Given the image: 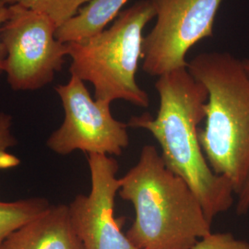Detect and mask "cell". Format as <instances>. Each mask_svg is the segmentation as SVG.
<instances>
[{
  "label": "cell",
  "instance_id": "1",
  "mask_svg": "<svg viewBox=\"0 0 249 249\" xmlns=\"http://www.w3.org/2000/svg\"><path fill=\"white\" fill-rule=\"evenodd\" d=\"M154 86L160 98L157 116H132L127 124L152 135L165 165L187 183L213 223L231 209L235 192L227 178L211 168L199 142L198 124L206 116L208 90L187 68L161 75Z\"/></svg>",
  "mask_w": 249,
  "mask_h": 249
},
{
  "label": "cell",
  "instance_id": "2",
  "mask_svg": "<svg viewBox=\"0 0 249 249\" xmlns=\"http://www.w3.org/2000/svg\"><path fill=\"white\" fill-rule=\"evenodd\" d=\"M121 179L120 197L135 220L125 235L139 249H192L212 232V223L187 183L165 165L153 145Z\"/></svg>",
  "mask_w": 249,
  "mask_h": 249
},
{
  "label": "cell",
  "instance_id": "3",
  "mask_svg": "<svg viewBox=\"0 0 249 249\" xmlns=\"http://www.w3.org/2000/svg\"><path fill=\"white\" fill-rule=\"evenodd\" d=\"M187 70L208 90L199 142L215 174L231 182L235 195L249 178V75L228 52H205Z\"/></svg>",
  "mask_w": 249,
  "mask_h": 249
},
{
  "label": "cell",
  "instance_id": "4",
  "mask_svg": "<svg viewBox=\"0 0 249 249\" xmlns=\"http://www.w3.org/2000/svg\"><path fill=\"white\" fill-rule=\"evenodd\" d=\"M154 17L151 1L140 0L121 11L101 34L67 44L71 75L89 82L98 101L123 100L135 107H150L149 94L140 87L136 75L142 58L143 31Z\"/></svg>",
  "mask_w": 249,
  "mask_h": 249
},
{
  "label": "cell",
  "instance_id": "5",
  "mask_svg": "<svg viewBox=\"0 0 249 249\" xmlns=\"http://www.w3.org/2000/svg\"><path fill=\"white\" fill-rule=\"evenodd\" d=\"M9 6L1 39L9 86L14 90L41 89L62 69L68 45L56 38L57 27L47 16L18 4Z\"/></svg>",
  "mask_w": 249,
  "mask_h": 249
},
{
  "label": "cell",
  "instance_id": "6",
  "mask_svg": "<svg viewBox=\"0 0 249 249\" xmlns=\"http://www.w3.org/2000/svg\"><path fill=\"white\" fill-rule=\"evenodd\" d=\"M54 89L62 103L64 120L46 142L51 151L62 156L76 151L108 156L123 153L129 144L128 124L113 116L110 103L92 98L85 82L74 75Z\"/></svg>",
  "mask_w": 249,
  "mask_h": 249
},
{
  "label": "cell",
  "instance_id": "7",
  "mask_svg": "<svg viewBox=\"0 0 249 249\" xmlns=\"http://www.w3.org/2000/svg\"><path fill=\"white\" fill-rule=\"evenodd\" d=\"M156 22L144 36L143 71L152 77L187 68L189 50L213 37V26L223 0H150Z\"/></svg>",
  "mask_w": 249,
  "mask_h": 249
},
{
  "label": "cell",
  "instance_id": "8",
  "mask_svg": "<svg viewBox=\"0 0 249 249\" xmlns=\"http://www.w3.org/2000/svg\"><path fill=\"white\" fill-rule=\"evenodd\" d=\"M90 191L69 205L72 226L84 249H139L122 231L115 216L116 196L121 187L118 162L108 155L89 154Z\"/></svg>",
  "mask_w": 249,
  "mask_h": 249
},
{
  "label": "cell",
  "instance_id": "9",
  "mask_svg": "<svg viewBox=\"0 0 249 249\" xmlns=\"http://www.w3.org/2000/svg\"><path fill=\"white\" fill-rule=\"evenodd\" d=\"M1 249H84L74 231L69 206L50 207L13 231Z\"/></svg>",
  "mask_w": 249,
  "mask_h": 249
},
{
  "label": "cell",
  "instance_id": "10",
  "mask_svg": "<svg viewBox=\"0 0 249 249\" xmlns=\"http://www.w3.org/2000/svg\"><path fill=\"white\" fill-rule=\"evenodd\" d=\"M129 0H89L78 13L56 30V38L64 44L80 42L96 36L120 14Z\"/></svg>",
  "mask_w": 249,
  "mask_h": 249
},
{
  "label": "cell",
  "instance_id": "11",
  "mask_svg": "<svg viewBox=\"0 0 249 249\" xmlns=\"http://www.w3.org/2000/svg\"><path fill=\"white\" fill-rule=\"evenodd\" d=\"M50 205L43 197L0 201V249L13 231L43 213Z\"/></svg>",
  "mask_w": 249,
  "mask_h": 249
},
{
  "label": "cell",
  "instance_id": "12",
  "mask_svg": "<svg viewBox=\"0 0 249 249\" xmlns=\"http://www.w3.org/2000/svg\"><path fill=\"white\" fill-rule=\"evenodd\" d=\"M7 5L18 4L42 13L50 18L57 29L73 18L89 0H2Z\"/></svg>",
  "mask_w": 249,
  "mask_h": 249
},
{
  "label": "cell",
  "instance_id": "13",
  "mask_svg": "<svg viewBox=\"0 0 249 249\" xmlns=\"http://www.w3.org/2000/svg\"><path fill=\"white\" fill-rule=\"evenodd\" d=\"M192 249H249V242L235 238L231 232H211L197 241Z\"/></svg>",
  "mask_w": 249,
  "mask_h": 249
},
{
  "label": "cell",
  "instance_id": "14",
  "mask_svg": "<svg viewBox=\"0 0 249 249\" xmlns=\"http://www.w3.org/2000/svg\"><path fill=\"white\" fill-rule=\"evenodd\" d=\"M11 116L4 112H0V159L11 157L7 151L17 142L11 131Z\"/></svg>",
  "mask_w": 249,
  "mask_h": 249
},
{
  "label": "cell",
  "instance_id": "15",
  "mask_svg": "<svg viewBox=\"0 0 249 249\" xmlns=\"http://www.w3.org/2000/svg\"><path fill=\"white\" fill-rule=\"evenodd\" d=\"M9 6L5 2L0 0V75L5 73L6 59H7V50L1 39V29L9 18Z\"/></svg>",
  "mask_w": 249,
  "mask_h": 249
},
{
  "label": "cell",
  "instance_id": "16",
  "mask_svg": "<svg viewBox=\"0 0 249 249\" xmlns=\"http://www.w3.org/2000/svg\"><path fill=\"white\" fill-rule=\"evenodd\" d=\"M237 196L236 213L245 215L249 212V178Z\"/></svg>",
  "mask_w": 249,
  "mask_h": 249
},
{
  "label": "cell",
  "instance_id": "17",
  "mask_svg": "<svg viewBox=\"0 0 249 249\" xmlns=\"http://www.w3.org/2000/svg\"><path fill=\"white\" fill-rule=\"evenodd\" d=\"M243 65H244V68L245 70L247 71V72L249 73V58H246V59H243Z\"/></svg>",
  "mask_w": 249,
  "mask_h": 249
}]
</instances>
